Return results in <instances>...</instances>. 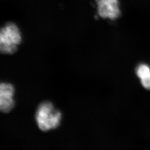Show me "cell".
I'll return each mask as SVG.
<instances>
[{
  "mask_svg": "<svg viewBox=\"0 0 150 150\" xmlns=\"http://www.w3.org/2000/svg\"><path fill=\"white\" fill-rule=\"evenodd\" d=\"M143 87L147 89H150V73L140 79Z\"/></svg>",
  "mask_w": 150,
  "mask_h": 150,
  "instance_id": "8992f818",
  "label": "cell"
},
{
  "mask_svg": "<svg viewBox=\"0 0 150 150\" xmlns=\"http://www.w3.org/2000/svg\"><path fill=\"white\" fill-rule=\"evenodd\" d=\"M15 88L11 83H0V112L7 114L15 106Z\"/></svg>",
  "mask_w": 150,
  "mask_h": 150,
  "instance_id": "3957f363",
  "label": "cell"
},
{
  "mask_svg": "<svg viewBox=\"0 0 150 150\" xmlns=\"http://www.w3.org/2000/svg\"><path fill=\"white\" fill-rule=\"evenodd\" d=\"M150 73V68L146 64H141L137 67L136 74L137 76L141 79Z\"/></svg>",
  "mask_w": 150,
  "mask_h": 150,
  "instance_id": "5b68a950",
  "label": "cell"
},
{
  "mask_svg": "<svg viewBox=\"0 0 150 150\" xmlns=\"http://www.w3.org/2000/svg\"><path fill=\"white\" fill-rule=\"evenodd\" d=\"M21 41V31L14 23H7L0 28V53L4 54H15Z\"/></svg>",
  "mask_w": 150,
  "mask_h": 150,
  "instance_id": "7a4b0ae2",
  "label": "cell"
},
{
  "mask_svg": "<svg viewBox=\"0 0 150 150\" xmlns=\"http://www.w3.org/2000/svg\"><path fill=\"white\" fill-rule=\"evenodd\" d=\"M97 12L102 18L114 21L120 15L119 0H96Z\"/></svg>",
  "mask_w": 150,
  "mask_h": 150,
  "instance_id": "277c9868",
  "label": "cell"
},
{
  "mask_svg": "<svg viewBox=\"0 0 150 150\" xmlns=\"http://www.w3.org/2000/svg\"><path fill=\"white\" fill-rule=\"evenodd\" d=\"M61 119V114L51 102H43L38 106L35 120L38 127L42 131L56 129L60 125Z\"/></svg>",
  "mask_w": 150,
  "mask_h": 150,
  "instance_id": "6da1fadb",
  "label": "cell"
}]
</instances>
